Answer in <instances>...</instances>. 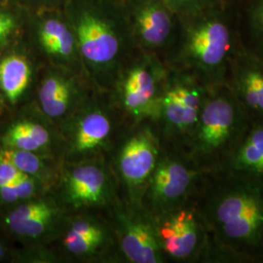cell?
Returning a JSON list of instances; mask_svg holds the SVG:
<instances>
[{
	"label": "cell",
	"mask_w": 263,
	"mask_h": 263,
	"mask_svg": "<svg viewBox=\"0 0 263 263\" xmlns=\"http://www.w3.org/2000/svg\"><path fill=\"white\" fill-rule=\"evenodd\" d=\"M21 111L1 133L0 146L37 152L61 160L62 140L59 129L31 102L25 104Z\"/></svg>",
	"instance_id": "e0dca14e"
},
{
	"label": "cell",
	"mask_w": 263,
	"mask_h": 263,
	"mask_svg": "<svg viewBox=\"0 0 263 263\" xmlns=\"http://www.w3.org/2000/svg\"><path fill=\"white\" fill-rule=\"evenodd\" d=\"M168 66L160 58L137 51L106 92L126 125L155 121Z\"/></svg>",
	"instance_id": "52a82bcc"
},
{
	"label": "cell",
	"mask_w": 263,
	"mask_h": 263,
	"mask_svg": "<svg viewBox=\"0 0 263 263\" xmlns=\"http://www.w3.org/2000/svg\"><path fill=\"white\" fill-rule=\"evenodd\" d=\"M209 174L184 147L162 144L159 160L140 204L154 218L165 216L195 202Z\"/></svg>",
	"instance_id": "8992f818"
},
{
	"label": "cell",
	"mask_w": 263,
	"mask_h": 263,
	"mask_svg": "<svg viewBox=\"0 0 263 263\" xmlns=\"http://www.w3.org/2000/svg\"><path fill=\"white\" fill-rule=\"evenodd\" d=\"M19 28V20L16 15L7 10L0 9V50L9 44Z\"/></svg>",
	"instance_id": "cb8c5ba5"
},
{
	"label": "cell",
	"mask_w": 263,
	"mask_h": 263,
	"mask_svg": "<svg viewBox=\"0 0 263 263\" xmlns=\"http://www.w3.org/2000/svg\"><path fill=\"white\" fill-rule=\"evenodd\" d=\"M161 151L162 141L154 121L124 127L106 158L117 180L120 197L140 203Z\"/></svg>",
	"instance_id": "ba28073f"
},
{
	"label": "cell",
	"mask_w": 263,
	"mask_h": 263,
	"mask_svg": "<svg viewBox=\"0 0 263 263\" xmlns=\"http://www.w3.org/2000/svg\"><path fill=\"white\" fill-rule=\"evenodd\" d=\"M115 236L122 263H167L155 218L139 202L119 198L103 213Z\"/></svg>",
	"instance_id": "8fae6325"
},
{
	"label": "cell",
	"mask_w": 263,
	"mask_h": 263,
	"mask_svg": "<svg viewBox=\"0 0 263 263\" xmlns=\"http://www.w3.org/2000/svg\"><path fill=\"white\" fill-rule=\"evenodd\" d=\"M179 17H185L220 5L228 0H164Z\"/></svg>",
	"instance_id": "603a6c76"
},
{
	"label": "cell",
	"mask_w": 263,
	"mask_h": 263,
	"mask_svg": "<svg viewBox=\"0 0 263 263\" xmlns=\"http://www.w3.org/2000/svg\"><path fill=\"white\" fill-rule=\"evenodd\" d=\"M155 221L167 263L207 262L211 241L195 202L156 217Z\"/></svg>",
	"instance_id": "5bb4252c"
},
{
	"label": "cell",
	"mask_w": 263,
	"mask_h": 263,
	"mask_svg": "<svg viewBox=\"0 0 263 263\" xmlns=\"http://www.w3.org/2000/svg\"><path fill=\"white\" fill-rule=\"evenodd\" d=\"M122 4L137 51L165 62L178 34L179 16L164 0H124Z\"/></svg>",
	"instance_id": "9a60e30c"
},
{
	"label": "cell",
	"mask_w": 263,
	"mask_h": 263,
	"mask_svg": "<svg viewBox=\"0 0 263 263\" xmlns=\"http://www.w3.org/2000/svg\"><path fill=\"white\" fill-rule=\"evenodd\" d=\"M0 159L12 163L22 173L39 179L50 189L56 183L63 166L61 160L51 155L1 146Z\"/></svg>",
	"instance_id": "44dd1931"
},
{
	"label": "cell",
	"mask_w": 263,
	"mask_h": 263,
	"mask_svg": "<svg viewBox=\"0 0 263 263\" xmlns=\"http://www.w3.org/2000/svg\"><path fill=\"white\" fill-rule=\"evenodd\" d=\"M26 174L22 173L12 163L6 160L0 159V185L12 184Z\"/></svg>",
	"instance_id": "d4e9b609"
},
{
	"label": "cell",
	"mask_w": 263,
	"mask_h": 263,
	"mask_svg": "<svg viewBox=\"0 0 263 263\" xmlns=\"http://www.w3.org/2000/svg\"><path fill=\"white\" fill-rule=\"evenodd\" d=\"M218 171L263 181V122L251 123L242 140Z\"/></svg>",
	"instance_id": "ffe728a7"
},
{
	"label": "cell",
	"mask_w": 263,
	"mask_h": 263,
	"mask_svg": "<svg viewBox=\"0 0 263 263\" xmlns=\"http://www.w3.org/2000/svg\"><path fill=\"white\" fill-rule=\"evenodd\" d=\"M251 125L227 85L209 90L195 129L185 146L208 173L221 168Z\"/></svg>",
	"instance_id": "277c9868"
},
{
	"label": "cell",
	"mask_w": 263,
	"mask_h": 263,
	"mask_svg": "<svg viewBox=\"0 0 263 263\" xmlns=\"http://www.w3.org/2000/svg\"><path fill=\"white\" fill-rule=\"evenodd\" d=\"M67 216L50 190L5 209L1 223L8 234L26 247H50L62 232Z\"/></svg>",
	"instance_id": "7c38bea8"
},
{
	"label": "cell",
	"mask_w": 263,
	"mask_h": 263,
	"mask_svg": "<svg viewBox=\"0 0 263 263\" xmlns=\"http://www.w3.org/2000/svg\"><path fill=\"white\" fill-rule=\"evenodd\" d=\"M30 16V47L40 62L86 76L76 35L64 10L31 11Z\"/></svg>",
	"instance_id": "2e32d148"
},
{
	"label": "cell",
	"mask_w": 263,
	"mask_h": 263,
	"mask_svg": "<svg viewBox=\"0 0 263 263\" xmlns=\"http://www.w3.org/2000/svg\"><path fill=\"white\" fill-rule=\"evenodd\" d=\"M242 45L263 59V0H232Z\"/></svg>",
	"instance_id": "7402d4cb"
},
{
	"label": "cell",
	"mask_w": 263,
	"mask_h": 263,
	"mask_svg": "<svg viewBox=\"0 0 263 263\" xmlns=\"http://www.w3.org/2000/svg\"><path fill=\"white\" fill-rule=\"evenodd\" d=\"M125 126L107 94L95 90L59 129L62 163L107 158Z\"/></svg>",
	"instance_id": "5b68a950"
},
{
	"label": "cell",
	"mask_w": 263,
	"mask_h": 263,
	"mask_svg": "<svg viewBox=\"0 0 263 263\" xmlns=\"http://www.w3.org/2000/svg\"><path fill=\"white\" fill-rule=\"evenodd\" d=\"M43 64L33 50H13L0 57V93L8 107L30 102Z\"/></svg>",
	"instance_id": "d6986e66"
},
{
	"label": "cell",
	"mask_w": 263,
	"mask_h": 263,
	"mask_svg": "<svg viewBox=\"0 0 263 263\" xmlns=\"http://www.w3.org/2000/svg\"><path fill=\"white\" fill-rule=\"evenodd\" d=\"M211 241L207 263H263V181L210 173L195 201Z\"/></svg>",
	"instance_id": "6da1fadb"
},
{
	"label": "cell",
	"mask_w": 263,
	"mask_h": 263,
	"mask_svg": "<svg viewBox=\"0 0 263 263\" xmlns=\"http://www.w3.org/2000/svg\"><path fill=\"white\" fill-rule=\"evenodd\" d=\"M51 191L68 214L104 213L120 198L117 180L106 158L63 164Z\"/></svg>",
	"instance_id": "30bf717a"
},
{
	"label": "cell",
	"mask_w": 263,
	"mask_h": 263,
	"mask_svg": "<svg viewBox=\"0 0 263 263\" xmlns=\"http://www.w3.org/2000/svg\"><path fill=\"white\" fill-rule=\"evenodd\" d=\"M239 42L232 0L179 17L177 37L165 59L168 66L184 69L208 89L226 84L230 61Z\"/></svg>",
	"instance_id": "3957f363"
},
{
	"label": "cell",
	"mask_w": 263,
	"mask_h": 263,
	"mask_svg": "<svg viewBox=\"0 0 263 263\" xmlns=\"http://www.w3.org/2000/svg\"><path fill=\"white\" fill-rule=\"evenodd\" d=\"M67 0H24L31 11L45 9H64Z\"/></svg>",
	"instance_id": "484cf974"
},
{
	"label": "cell",
	"mask_w": 263,
	"mask_h": 263,
	"mask_svg": "<svg viewBox=\"0 0 263 263\" xmlns=\"http://www.w3.org/2000/svg\"><path fill=\"white\" fill-rule=\"evenodd\" d=\"M226 85L251 123L263 122V59L242 45L230 61Z\"/></svg>",
	"instance_id": "ac0fdd59"
},
{
	"label": "cell",
	"mask_w": 263,
	"mask_h": 263,
	"mask_svg": "<svg viewBox=\"0 0 263 263\" xmlns=\"http://www.w3.org/2000/svg\"><path fill=\"white\" fill-rule=\"evenodd\" d=\"M7 108H8V105L6 104L3 96L0 93V121L7 111Z\"/></svg>",
	"instance_id": "83f0119b"
},
{
	"label": "cell",
	"mask_w": 263,
	"mask_h": 263,
	"mask_svg": "<svg viewBox=\"0 0 263 263\" xmlns=\"http://www.w3.org/2000/svg\"><path fill=\"white\" fill-rule=\"evenodd\" d=\"M118 1H121V2H122V1H124V0H118Z\"/></svg>",
	"instance_id": "f1b7e54d"
},
{
	"label": "cell",
	"mask_w": 263,
	"mask_h": 263,
	"mask_svg": "<svg viewBox=\"0 0 263 263\" xmlns=\"http://www.w3.org/2000/svg\"><path fill=\"white\" fill-rule=\"evenodd\" d=\"M95 90L83 74L43 65L30 102L39 112L60 129Z\"/></svg>",
	"instance_id": "4fadbf2b"
},
{
	"label": "cell",
	"mask_w": 263,
	"mask_h": 263,
	"mask_svg": "<svg viewBox=\"0 0 263 263\" xmlns=\"http://www.w3.org/2000/svg\"><path fill=\"white\" fill-rule=\"evenodd\" d=\"M20 1H24V0H20Z\"/></svg>",
	"instance_id": "f546056e"
},
{
	"label": "cell",
	"mask_w": 263,
	"mask_h": 263,
	"mask_svg": "<svg viewBox=\"0 0 263 263\" xmlns=\"http://www.w3.org/2000/svg\"><path fill=\"white\" fill-rule=\"evenodd\" d=\"M64 12L76 35L85 74L106 93L136 52L122 2L67 0Z\"/></svg>",
	"instance_id": "7a4b0ae2"
},
{
	"label": "cell",
	"mask_w": 263,
	"mask_h": 263,
	"mask_svg": "<svg viewBox=\"0 0 263 263\" xmlns=\"http://www.w3.org/2000/svg\"><path fill=\"white\" fill-rule=\"evenodd\" d=\"M9 255L8 246L4 242V240L0 237V261L5 260V258Z\"/></svg>",
	"instance_id": "4316f807"
},
{
	"label": "cell",
	"mask_w": 263,
	"mask_h": 263,
	"mask_svg": "<svg viewBox=\"0 0 263 263\" xmlns=\"http://www.w3.org/2000/svg\"><path fill=\"white\" fill-rule=\"evenodd\" d=\"M209 90L190 72L168 66L154 121L162 144L185 148Z\"/></svg>",
	"instance_id": "9c48e42d"
}]
</instances>
